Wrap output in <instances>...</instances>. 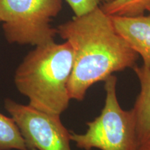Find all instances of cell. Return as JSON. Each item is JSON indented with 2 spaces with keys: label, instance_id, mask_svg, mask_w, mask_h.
Masks as SVG:
<instances>
[{
  "label": "cell",
  "instance_id": "obj_1",
  "mask_svg": "<svg viewBox=\"0 0 150 150\" xmlns=\"http://www.w3.org/2000/svg\"><path fill=\"white\" fill-rule=\"evenodd\" d=\"M56 30L72 49L73 66L67 84L71 99L83 101L94 84L136 65L138 54L116 31L110 17L100 6L74 16Z\"/></svg>",
  "mask_w": 150,
  "mask_h": 150
},
{
  "label": "cell",
  "instance_id": "obj_2",
  "mask_svg": "<svg viewBox=\"0 0 150 150\" xmlns=\"http://www.w3.org/2000/svg\"><path fill=\"white\" fill-rule=\"evenodd\" d=\"M72 66V49L66 41L36 46L16 69L15 85L31 107L61 115L71 99L67 84Z\"/></svg>",
  "mask_w": 150,
  "mask_h": 150
},
{
  "label": "cell",
  "instance_id": "obj_3",
  "mask_svg": "<svg viewBox=\"0 0 150 150\" xmlns=\"http://www.w3.org/2000/svg\"><path fill=\"white\" fill-rule=\"evenodd\" d=\"M117 79L111 75L105 81L106 98L101 113L86 123L84 134L70 132L71 141L83 150H136V121L132 110L121 108L117 96Z\"/></svg>",
  "mask_w": 150,
  "mask_h": 150
},
{
  "label": "cell",
  "instance_id": "obj_4",
  "mask_svg": "<svg viewBox=\"0 0 150 150\" xmlns=\"http://www.w3.org/2000/svg\"><path fill=\"white\" fill-rule=\"evenodd\" d=\"M62 9V0H0V22L7 41L35 47L55 42L50 24Z\"/></svg>",
  "mask_w": 150,
  "mask_h": 150
},
{
  "label": "cell",
  "instance_id": "obj_5",
  "mask_svg": "<svg viewBox=\"0 0 150 150\" xmlns=\"http://www.w3.org/2000/svg\"><path fill=\"white\" fill-rule=\"evenodd\" d=\"M4 108L18 127L29 150H72L70 132L62 123L61 115L11 99H5Z\"/></svg>",
  "mask_w": 150,
  "mask_h": 150
},
{
  "label": "cell",
  "instance_id": "obj_6",
  "mask_svg": "<svg viewBox=\"0 0 150 150\" xmlns=\"http://www.w3.org/2000/svg\"><path fill=\"white\" fill-rule=\"evenodd\" d=\"M110 17L116 31L150 69V15Z\"/></svg>",
  "mask_w": 150,
  "mask_h": 150
},
{
  "label": "cell",
  "instance_id": "obj_7",
  "mask_svg": "<svg viewBox=\"0 0 150 150\" xmlns=\"http://www.w3.org/2000/svg\"><path fill=\"white\" fill-rule=\"evenodd\" d=\"M133 70L139 80L140 91L132 108L136 129V150L150 149V69L144 65Z\"/></svg>",
  "mask_w": 150,
  "mask_h": 150
},
{
  "label": "cell",
  "instance_id": "obj_8",
  "mask_svg": "<svg viewBox=\"0 0 150 150\" xmlns=\"http://www.w3.org/2000/svg\"><path fill=\"white\" fill-rule=\"evenodd\" d=\"M29 150L18 127L12 117L0 112V150Z\"/></svg>",
  "mask_w": 150,
  "mask_h": 150
},
{
  "label": "cell",
  "instance_id": "obj_9",
  "mask_svg": "<svg viewBox=\"0 0 150 150\" xmlns=\"http://www.w3.org/2000/svg\"><path fill=\"white\" fill-rule=\"evenodd\" d=\"M150 6V0H113L100 6L109 16L134 17L144 15Z\"/></svg>",
  "mask_w": 150,
  "mask_h": 150
},
{
  "label": "cell",
  "instance_id": "obj_10",
  "mask_svg": "<svg viewBox=\"0 0 150 150\" xmlns=\"http://www.w3.org/2000/svg\"><path fill=\"white\" fill-rule=\"evenodd\" d=\"M74 12L75 16H80L91 12L104 4L113 0H65Z\"/></svg>",
  "mask_w": 150,
  "mask_h": 150
},
{
  "label": "cell",
  "instance_id": "obj_11",
  "mask_svg": "<svg viewBox=\"0 0 150 150\" xmlns=\"http://www.w3.org/2000/svg\"><path fill=\"white\" fill-rule=\"evenodd\" d=\"M147 11H148V12L149 13V15H150V6H149L148 7V8H147Z\"/></svg>",
  "mask_w": 150,
  "mask_h": 150
},
{
  "label": "cell",
  "instance_id": "obj_12",
  "mask_svg": "<svg viewBox=\"0 0 150 150\" xmlns=\"http://www.w3.org/2000/svg\"><path fill=\"white\" fill-rule=\"evenodd\" d=\"M149 150H150V149H149Z\"/></svg>",
  "mask_w": 150,
  "mask_h": 150
}]
</instances>
